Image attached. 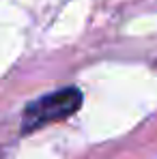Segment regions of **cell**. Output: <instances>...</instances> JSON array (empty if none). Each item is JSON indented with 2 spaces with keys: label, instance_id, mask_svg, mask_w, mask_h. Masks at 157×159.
<instances>
[{
  "label": "cell",
  "instance_id": "6da1fadb",
  "mask_svg": "<svg viewBox=\"0 0 157 159\" xmlns=\"http://www.w3.org/2000/svg\"><path fill=\"white\" fill-rule=\"evenodd\" d=\"M80 106H82V93L78 86H67L62 90L43 95L26 106L22 116V133H30L50 123L62 120L76 114Z\"/></svg>",
  "mask_w": 157,
  "mask_h": 159
}]
</instances>
